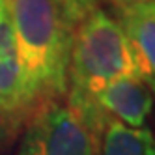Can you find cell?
Wrapping results in <instances>:
<instances>
[{"instance_id":"cell-1","label":"cell","mask_w":155,"mask_h":155,"mask_svg":"<svg viewBox=\"0 0 155 155\" xmlns=\"http://www.w3.org/2000/svg\"><path fill=\"white\" fill-rule=\"evenodd\" d=\"M9 19L32 110L64 99L75 26L58 0H9Z\"/></svg>"},{"instance_id":"cell-2","label":"cell","mask_w":155,"mask_h":155,"mask_svg":"<svg viewBox=\"0 0 155 155\" xmlns=\"http://www.w3.org/2000/svg\"><path fill=\"white\" fill-rule=\"evenodd\" d=\"M127 75H137V68L124 30L116 17L97 6L73 28L65 95L92 99L103 86Z\"/></svg>"},{"instance_id":"cell-3","label":"cell","mask_w":155,"mask_h":155,"mask_svg":"<svg viewBox=\"0 0 155 155\" xmlns=\"http://www.w3.org/2000/svg\"><path fill=\"white\" fill-rule=\"evenodd\" d=\"M99 146L101 135L65 99H56L28 118L15 155H99Z\"/></svg>"},{"instance_id":"cell-4","label":"cell","mask_w":155,"mask_h":155,"mask_svg":"<svg viewBox=\"0 0 155 155\" xmlns=\"http://www.w3.org/2000/svg\"><path fill=\"white\" fill-rule=\"evenodd\" d=\"M32 112L9 9H6L0 12V146L17 138Z\"/></svg>"},{"instance_id":"cell-5","label":"cell","mask_w":155,"mask_h":155,"mask_svg":"<svg viewBox=\"0 0 155 155\" xmlns=\"http://www.w3.org/2000/svg\"><path fill=\"white\" fill-rule=\"evenodd\" d=\"M92 101L107 120H116L127 127L140 129L151 112L153 88L140 77L127 75L103 86Z\"/></svg>"},{"instance_id":"cell-6","label":"cell","mask_w":155,"mask_h":155,"mask_svg":"<svg viewBox=\"0 0 155 155\" xmlns=\"http://www.w3.org/2000/svg\"><path fill=\"white\" fill-rule=\"evenodd\" d=\"M131 51L137 75L153 88L155 81V9L153 2L114 9Z\"/></svg>"},{"instance_id":"cell-7","label":"cell","mask_w":155,"mask_h":155,"mask_svg":"<svg viewBox=\"0 0 155 155\" xmlns=\"http://www.w3.org/2000/svg\"><path fill=\"white\" fill-rule=\"evenodd\" d=\"M99 155H155L153 137L148 129H133L116 120L105 125Z\"/></svg>"},{"instance_id":"cell-8","label":"cell","mask_w":155,"mask_h":155,"mask_svg":"<svg viewBox=\"0 0 155 155\" xmlns=\"http://www.w3.org/2000/svg\"><path fill=\"white\" fill-rule=\"evenodd\" d=\"M58 4L65 17L69 19V23L75 26L88 12L99 6V0H58Z\"/></svg>"},{"instance_id":"cell-9","label":"cell","mask_w":155,"mask_h":155,"mask_svg":"<svg viewBox=\"0 0 155 155\" xmlns=\"http://www.w3.org/2000/svg\"><path fill=\"white\" fill-rule=\"evenodd\" d=\"M107 2L112 4V8H114V9H120V8H129V6H135V4L153 2V0H107Z\"/></svg>"},{"instance_id":"cell-10","label":"cell","mask_w":155,"mask_h":155,"mask_svg":"<svg viewBox=\"0 0 155 155\" xmlns=\"http://www.w3.org/2000/svg\"><path fill=\"white\" fill-rule=\"evenodd\" d=\"M9 9V0H0V12H6Z\"/></svg>"}]
</instances>
